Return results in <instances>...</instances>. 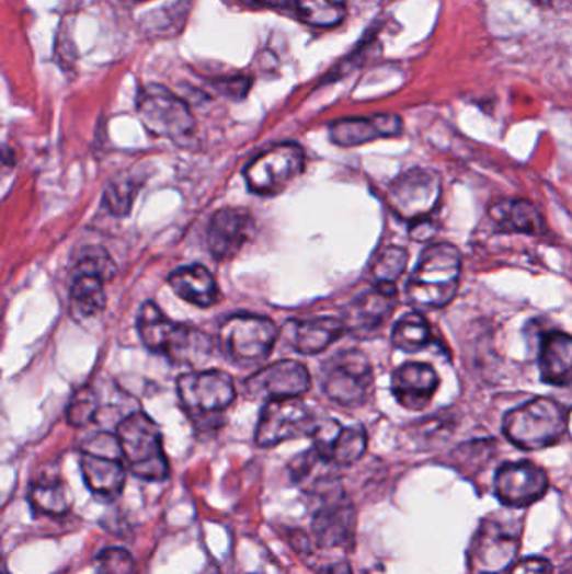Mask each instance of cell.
<instances>
[{
	"label": "cell",
	"mask_w": 572,
	"mask_h": 574,
	"mask_svg": "<svg viewBox=\"0 0 572 574\" xmlns=\"http://www.w3.org/2000/svg\"><path fill=\"white\" fill-rule=\"evenodd\" d=\"M394 286H375L347 305L344 317L346 331L353 334H368L378 330L394 308Z\"/></svg>",
	"instance_id": "20"
},
{
	"label": "cell",
	"mask_w": 572,
	"mask_h": 574,
	"mask_svg": "<svg viewBox=\"0 0 572 574\" xmlns=\"http://www.w3.org/2000/svg\"><path fill=\"white\" fill-rule=\"evenodd\" d=\"M255 5H276L279 0H251Z\"/></svg>",
	"instance_id": "38"
},
{
	"label": "cell",
	"mask_w": 572,
	"mask_h": 574,
	"mask_svg": "<svg viewBox=\"0 0 572 574\" xmlns=\"http://www.w3.org/2000/svg\"><path fill=\"white\" fill-rule=\"evenodd\" d=\"M540 378L548 384L565 387L572 383V336L551 331L542 337L539 353Z\"/></svg>",
	"instance_id": "23"
},
{
	"label": "cell",
	"mask_w": 572,
	"mask_h": 574,
	"mask_svg": "<svg viewBox=\"0 0 572 574\" xmlns=\"http://www.w3.org/2000/svg\"><path fill=\"white\" fill-rule=\"evenodd\" d=\"M441 176L432 170H410L398 176L388 188L391 210L408 222L428 219L441 204Z\"/></svg>",
	"instance_id": "14"
},
{
	"label": "cell",
	"mask_w": 572,
	"mask_h": 574,
	"mask_svg": "<svg viewBox=\"0 0 572 574\" xmlns=\"http://www.w3.org/2000/svg\"><path fill=\"white\" fill-rule=\"evenodd\" d=\"M344 333H346L344 321L334 317L293 320L284 326L286 342L301 355H318L325 352Z\"/></svg>",
	"instance_id": "22"
},
{
	"label": "cell",
	"mask_w": 572,
	"mask_h": 574,
	"mask_svg": "<svg viewBox=\"0 0 572 574\" xmlns=\"http://www.w3.org/2000/svg\"><path fill=\"white\" fill-rule=\"evenodd\" d=\"M519 536L494 520L483 523L470 548V566L479 574H501L514 566Z\"/></svg>",
	"instance_id": "16"
},
{
	"label": "cell",
	"mask_w": 572,
	"mask_h": 574,
	"mask_svg": "<svg viewBox=\"0 0 572 574\" xmlns=\"http://www.w3.org/2000/svg\"><path fill=\"white\" fill-rule=\"evenodd\" d=\"M318 574H353V570L346 561H338V563L325 564Z\"/></svg>",
	"instance_id": "37"
},
{
	"label": "cell",
	"mask_w": 572,
	"mask_h": 574,
	"mask_svg": "<svg viewBox=\"0 0 572 574\" xmlns=\"http://www.w3.org/2000/svg\"><path fill=\"white\" fill-rule=\"evenodd\" d=\"M205 574H208V570L205 571ZM211 574H219V570H217V567L211 566Z\"/></svg>",
	"instance_id": "40"
},
{
	"label": "cell",
	"mask_w": 572,
	"mask_h": 574,
	"mask_svg": "<svg viewBox=\"0 0 572 574\" xmlns=\"http://www.w3.org/2000/svg\"><path fill=\"white\" fill-rule=\"evenodd\" d=\"M490 219L504 232L530 233L544 232V219L539 210L527 200H501L489 208Z\"/></svg>",
	"instance_id": "25"
},
{
	"label": "cell",
	"mask_w": 572,
	"mask_h": 574,
	"mask_svg": "<svg viewBox=\"0 0 572 574\" xmlns=\"http://www.w3.org/2000/svg\"><path fill=\"white\" fill-rule=\"evenodd\" d=\"M135 195V191L128 184H113L107 188L104 200L115 216L123 217L129 213Z\"/></svg>",
	"instance_id": "34"
},
{
	"label": "cell",
	"mask_w": 572,
	"mask_h": 574,
	"mask_svg": "<svg viewBox=\"0 0 572 574\" xmlns=\"http://www.w3.org/2000/svg\"><path fill=\"white\" fill-rule=\"evenodd\" d=\"M569 413L552 399L529 400L504 416L505 437L523 450H540L554 446L568 432Z\"/></svg>",
	"instance_id": "3"
},
{
	"label": "cell",
	"mask_w": 572,
	"mask_h": 574,
	"mask_svg": "<svg viewBox=\"0 0 572 574\" xmlns=\"http://www.w3.org/2000/svg\"><path fill=\"white\" fill-rule=\"evenodd\" d=\"M508 574H552V566L544 558H524V560L514 563Z\"/></svg>",
	"instance_id": "35"
},
{
	"label": "cell",
	"mask_w": 572,
	"mask_h": 574,
	"mask_svg": "<svg viewBox=\"0 0 572 574\" xmlns=\"http://www.w3.org/2000/svg\"><path fill=\"white\" fill-rule=\"evenodd\" d=\"M131 2H148V0H131Z\"/></svg>",
	"instance_id": "41"
},
{
	"label": "cell",
	"mask_w": 572,
	"mask_h": 574,
	"mask_svg": "<svg viewBox=\"0 0 572 574\" xmlns=\"http://www.w3.org/2000/svg\"><path fill=\"white\" fill-rule=\"evenodd\" d=\"M138 334L150 352L163 355L173 365L201 368L214 353V340L204 331L173 323L153 301H147L138 312Z\"/></svg>",
	"instance_id": "1"
},
{
	"label": "cell",
	"mask_w": 572,
	"mask_h": 574,
	"mask_svg": "<svg viewBox=\"0 0 572 574\" xmlns=\"http://www.w3.org/2000/svg\"><path fill=\"white\" fill-rule=\"evenodd\" d=\"M180 402L201 431L222 424V415L233 402L237 391L232 377L222 370L190 371L176 380Z\"/></svg>",
	"instance_id": "5"
},
{
	"label": "cell",
	"mask_w": 572,
	"mask_h": 574,
	"mask_svg": "<svg viewBox=\"0 0 572 574\" xmlns=\"http://www.w3.org/2000/svg\"><path fill=\"white\" fill-rule=\"evenodd\" d=\"M371 384V363L358 349L338 353L322 367L321 387L325 397L346 409L362 406L368 400Z\"/></svg>",
	"instance_id": "10"
},
{
	"label": "cell",
	"mask_w": 572,
	"mask_h": 574,
	"mask_svg": "<svg viewBox=\"0 0 572 574\" xmlns=\"http://www.w3.org/2000/svg\"><path fill=\"white\" fill-rule=\"evenodd\" d=\"M548 474L533 462H507L495 472L494 491L504 506L527 507L548 494Z\"/></svg>",
	"instance_id": "17"
},
{
	"label": "cell",
	"mask_w": 572,
	"mask_h": 574,
	"mask_svg": "<svg viewBox=\"0 0 572 574\" xmlns=\"http://www.w3.org/2000/svg\"><path fill=\"white\" fill-rule=\"evenodd\" d=\"M305 150L297 144H281L258 154L245 169L243 179L252 194L276 197L305 172Z\"/></svg>",
	"instance_id": "9"
},
{
	"label": "cell",
	"mask_w": 572,
	"mask_h": 574,
	"mask_svg": "<svg viewBox=\"0 0 572 574\" xmlns=\"http://www.w3.org/2000/svg\"><path fill=\"white\" fill-rule=\"evenodd\" d=\"M432 340V328L419 312H408L394 324L391 342L404 353H416Z\"/></svg>",
	"instance_id": "28"
},
{
	"label": "cell",
	"mask_w": 572,
	"mask_h": 574,
	"mask_svg": "<svg viewBox=\"0 0 572 574\" xmlns=\"http://www.w3.org/2000/svg\"><path fill=\"white\" fill-rule=\"evenodd\" d=\"M255 232V220L245 208L226 207L211 217L207 242L217 261H230Z\"/></svg>",
	"instance_id": "18"
},
{
	"label": "cell",
	"mask_w": 572,
	"mask_h": 574,
	"mask_svg": "<svg viewBox=\"0 0 572 574\" xmlns=\"http://www.w3.org/2000/svg\"><path fill=\"white\" fill-rule=\"evenodd\" d=\"M123 459L135 478L163 482L170 474L169 459L158 425L144 412H133L116 427Z\"/></svg>",
	"instance_id": "4"
},
{
	"label": "cell",
	"mask_w": 572,
	"mask_h": 574,
	"mask_svg": "<svg viewBox=\"0 0 572 574\" xmlns=\"http://www.w3.org/2000/svg\"><path fill=\"white\" fill-rule=\"evenodd\" d=\"M243 388L249 399L265 400V402L299 399L311 388V374L305 363L284 359L255 371L248 378Z\"/></svg>",
	"instance_id": "15"
},
{
	"label": "cell",
	"mask_w": 572,
	"mask_h": 574,
	"mask_svg": "<svg viewBox=\"0 0 572 574\" xmlns=\"http://www.w3.org/2000/svg\"><path fill=\"white\" fill-rule=\"evenodd\" d=\"M98 574H135V558L123 548H104L94 558Z\"/></svg>",
	"instance_id": "32"
},
{
	"label": "cell",
	"mask_w": 572,
	"mask_h": 574,
	"mask_svg": "<svg viewBox=\"0 0 572 574\" xmlns=\"http://www.w3.org/2000/svg\"><path fill=\"white\" fill-rule=\"evenodd\" d=\"M169 284L180 299L198 308H210L219 302L220 291L217 280L214 279L210 271L201 264L173 271Z\"/></svg>",
	"instance_id": "24"
},
{
	"label": "cell",
	"mask_w": 572,
	"mask_h": 574,
	"mask_svg": "<svg viewBox=\"0 0 572 574\" xmlns=\"http://www.w3.org/2000/svg\"><path fill=\"white\" fill-rule=\"evenodd\" d=\"M366 447H368V435L365 428L359 425L343 427L331 450L330 463L340 467L353 466L365 456Z\"/></svg>",
	"instance_id": "29"
},
{
	"label": "cell",
	"mask_w": 572,
	"mask_h": 574,
	"mask_svg": "<svg viewBox=\"0 0 572 574\" xmlns=\"http://www.w3.org/2000/svg\"><path fill=\"white\" fill-rule=\"evenodd\" d=\"M98 410H100V405H98V395L93 388H81L72 397L71 403L66 410V421L72 427H87L96 418Z\"/></svg>",
	"instance_id": "31"
},
{
	"label": "cell",
	"mask_w": 572,
	"mask_h": 574,
	"mask_svg": "<svg viewBox=\"0 0 572 574\" xmlns=\"http://www.w3.org/2000/svg\"><path fill=\"white\" fill-rule=\"evenodd\" d=\"M403 131L400 116H369V118H344L330 126V138L334 145L343 148L359 147L379 138H393Z\"/></svg>",
	"instance_id": "21"
},
{
	"label": "cell",
	"mask_w": 572,
	"mask_h": 574,
	"mask_svg": "<svg viewBox=\"0 0 572 574\" xmlns=\"http://www.w3.org/2000/svg\"><path fill=\"white\" fill-rule=\"evenodd\" d=\"M492 457V444L489 441H472L467 446L458 447L454 454L458 467H464V471H479L485 466L487 460Z\"/></svg>",
	"instance_id": "33"
},
{
	"label": "cell",
	"mask_w": 572,
	"mask_h": 574,
	"mask_svg": "<svg viewBox=\"0 0 572 574\" xmlns=\"http://www.w3.org/2000/svg\"><path fill=\"white\" fill-rule=\"evenodd\" d=\"M27 503L36 516L59 517L72 509L75 497L61 479H43L31 484Z\"/></svg>",
	"instance_id": "26"
},
{
	"label": "cell",
	"mask_w": 572,
	"mask_h": 574,
	"mask_svg": "<svg viewBox=\"0 0 572 574\" xmlns=\"http://www.w3.org/2000/svg\"><path fill=\"white\" fill-rule=\"evenodd\" d=\"M4 574H9V573H8V571H5V573H4Z\"/></svg>",
	"instance_id": "42"
},
{
	"label": "cell",
	"mask_w": 572,
	"mask_h": 574,
	"mask_svg": "<svg viewBox=\"0 0 572 574\" xmlns=\"http://www.w3.org/2000/svg\"><path fill=\"white\" fill-rule=\"evenodd\" d=\"M410 223H412L410 236L419 242L428 241L437 232V226L430 220V217L428 219L415 220V222Z\"/></svg>",
	"instance_id": "36"
},
{
	"label": "cell",
	"mask_w": 572,
	"mask_h": 574,
	"mask_svg": "<svg viewBox=\"0 0 572 574\" xmlns=\"http://www.w3.org/2000/svg\"><path fill=\"white\" fill-rule=\"evenodd\" d=\"M530 2H534V4L537 5H551L552 0H530Z\"/></svg>",
	"instance_id": "39"
},
{
	"label": "cell",
	"mask_w": 572,
	"mask_h": 574,
	"mask_svg": "<svg viewBox=\"0 0 572 574\" xmlns=\"http://www.w3.org/2000/svg\"><path fill=\"white\" fill-rule=\"evenodd\" d=\"M408 266L407 249L390 245L376 255L371 266V277L375 286H394L403 276Z\"/></svg>",
	"instance_id": "30"
},
{
	"label": "cell",
	"mask_w": 572,
	"mask_h": 574,
	"mask_svg": "<svg viewBox=\"0 0 572 574\" xmlns=\"http://www.w3.org/2000/svg\"><path fill=\"white\" fill-rule=\"evenodd\" d=\"M461 255L455 245L426 248L407 283V298L419 309L450 305L460 283Z\"/></svg>",
	"instance_id": "2"
},
{
	"label": "cell",
	"mask_w": 572,
	"mask_h": 574,
	"mask_svg": "<svg viewBox=\"0 0 572 574\" xmlns=\"http://www.w3.org/2000/svg\"><path fill=\"white\" fill-rule=\"evenodd\" d=\"M136 112L150 134L170 140L188 137L195 118L188 104L161 84H147L136 100Z\"/></svg>",
	"instance_id": "12"
},
{
	"label": "cell",
	"mask_w": 572,
	"mask_h": 574,
	"mask_svg": "<svg viewBox=\"0 0 572 574\" xmlns=\"http://www.w3.org/2000/svg\"><path fill=\"white\" fill-rule=\"evenodd\" d=\"M316 425L318 421L302 400H272L265 402L259 416L255 444L268 449L294 438L311 437Z\"/></svg>",
	"instance_id": "13"
},
{
	"label": "cell",
	"mask_w": 572,
	"mask_h": 574,
	"mask_svg": "<svg viewBox=\"0 0 572 574\" xmlns=\"http://www.w3.org/2000/svg\"><path fill=\"white\" fill-rule=\"evenodd\" d=\"M122 446L116 434L100 432L88 438L79 454V467L88 491L104 503H112L123 494L126 469Z\"/></svg>",
	"instance_id": "7"
},
{
	"label": "cell",
	"mask_w": 572,
	"mask_h": 574,
	"mask_svg": "<svg viewBox=\"0 0 572 574\" xmlns=\"http://www.w3.org/2000/svg\"><path fill=\"white\" fill-rule=\"evenodd\" d=\"M297 15L306 24L330 30L346 19V0H294Z\"/></svg>",
	"instance_id": "27"
},
{
	"label": "cell",
	"mask_w": 572,
	"mask_h": 574,
	"mask_svg": "<svg viewBox=\"0 0 572 574\" xmlns=\"http://www.w3.org/2000/svg\"><path fill=\"white\" fill-rule=\"evenodd\" d=\"M115 264L107 252L88 249L76 263L69 292V314L76 321H87L98 317L106 306L104 283L115 276Z\"/></svg>",
	"instance_id": "11"
},
{
	"label": "cell",
	"mask_w": 572,
	"mask_h": 574,
	"mask_svg": "<svg viewBox=\"0 0 572 574\" xmlns=\"http://www.w3.org/2000/svg\"><path fill=\"white\" fill-rule=\"evenodd\" d=\"M441 378L426 363H404L391 377V391L403 409H426L438 390Z\"/></svg>",
	"instance_id": "19"
},
{
	"label": "cell",
	"mask_w": 572,
	"mask_h": 574,
	"mask_svg": "<svg viewBox=\"0 0 572 574\" xmlns=\"http://www.w3.org/2000/svg\"><path fill=\"white\" fill-rule=\"evenodd\" d=\"M318 501L312 514V532L325 550L350 548L356 529V510L338 479H318L309 487Z\"/></svg>",
	"instance_id": "6"
},
{
	"label": "cell",
	"mask_w": 572,
	"mask_h": 574,
	"mask_svg": "<svg viewBox=\"0 0 572 574\" xmlns=\"http://www.w3.org/2000/svg\"><path fill=\"white\" fill-rule=\"evenodd\" d=\"M279 337L274 321L255 314H233L219 328L217 345L239 367H258L268 358Z\"/></svg>",
	"instance_id": "8"
}]
</instances>
